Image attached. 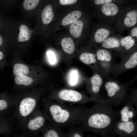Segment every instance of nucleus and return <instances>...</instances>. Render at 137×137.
Wrapping results in <instances>:
<instances>
[{
    "label": "nucleus",
    "instance_id": "7c9ffc66",
    "mask_svg": "<svg viewBox=\"0 0 137 137\" xmlns=\"http://www.w3.org/2000/svg\"><path fill=\"white\" fill-rule=\"evenodd\" d=\"M131 36L134 37H137V27H135L133 28L131 31Z\"/></svg>",
    "mask_w": 137,
    "mask_h": 137
},
{
    "label": "nucleus",
    "instance_id": "2eb2a0df",
    "mask_svg": "<svg viewBox=\"0 0 137 137\" xmlns=\"http://www.w3.org/2000/svg\"><path fill=\"white\" fill-rule=\"evenodd\" d=\"M102 46L106 48H111L119 47L120 43L117 39L113 37L107 38L102 42Z\"/></svg>",
    "mask_w": 137,
    "mask_h": 137
},
{
    "label": "nucleus",
    "instance_id": "f8f14e48",
    "mask_svg": "<svg viewBox=\"0 0 137 137\" xmlns=\"http://www.w3.org/2000/svg\"><path fill=\"white\" fill-rule=\"evenodd\" d=\"M110 34V31L108 29L104 28H99L95 33L94 40L97 43H101L107 38Z\"/></svg>",
    "mask_w": 137,
    "mask_h": 137
},
{
    "label": "nucleus",
    "instance_id": "b1692460",
    "mask_svg": "<svg viewBox=\"0 0 137 137\" xmlns=\"http://www.w3.org/2000/svg\"><path fill=\"white\" fill-rule=\"evenodd\" d=\"M137 65V52L133 54L126 62L125 67L127 69L134 67Z\"/></svg>",
    "mask_w": 137,
    "mask_h": 137
},
{
    "label": "nucleus",
    "instance_id": "20e7f679",
    "mask_svg": "<svg viewBox=\"0 0 137 137\" xmlns=\"http://www.w3.org/2000/svg\"><path fill=\"white\" fill-rule=\"evenodd\" d=\"M58 96L63 100L73 102L79 101L82 97L81 94L78 92L68 89L61 90L59 92Z\"/></svg>",
    "mask_w": 137,
    "mask_h": 137
},
{
    "label": "nucleus",
    "instance_id": "5701e85b",
    "mask_svg": "<svg viewBox=\"0 0 137 137\" xmlns=\"http://www.w3.org/2000/svg\"><path fill=\"white\" fill-rule=\"evenodd\" d=\"M40 0H24L23 3L24 8L27 10H30L35 8L38 5Z\"/></svg>",
    "mask_w": 137,
    "mask_h": 137
},
{
    "label": "nucleus",
    "instance_id": "9d476101",
    "mask_svg": "<svg viewBox=\"0 0 137 137\" xmlns=\"http://www.w3.org/2000/svg\"><path fill=\"white\" fill-rule=\"evenodd\" d=\"M31 36V31L27 26L22 25L20 27V33L18 37V41L23 42L28 40Z\"/></svg>",
    "mask_w": 137,
    "mask_h": 137
},
{
    "label": "nucleus",
    "instance_id": "4be33fe9",
    "mask_svg": "<svg viewBox=\"0 0 137 137\" xmlns=\"http://www.w3.org/2000/svg\"><path fill=\"white\" fill-rule=\"evenodd\" d=\"M120 43L122 45L128 50L131 48L134 44V39L129 36L122 38L121 40Z\"/></svg>",
    "mask_w": 137,
    "mask_h": 137
},
{
    "label": "nucleus",
    "instance_id": "c756f323",
    "mask_svg": "<svg viewBox=\"0 0 137 137\" xmlns=\"http://www.w3.org/2000/svg\"><path fill=\"white\" fill-rule=\"evenodd\" d=\"M112 0H95V3L97 5L105 4L111 3Z\"/></svg>",
    "mask_w": 137,
    "mask_h": 137
},
{
    "label": "nucleus",
    "instance_id": "c85d7f7f",
    "mask_svg": "<svg viewBox=\"0 0 137 137\" xmlns=\"http://www.w3.org/2000/svg\"><path fill=\"white\" fill-rule=\"evenodd\" d=\"M7 106V104L6 101L3 99L0 100V111L6 109Z\"/></svg>",
    "mask_w": 137,
    "mask_h": 137
},
{
    "label": "nucleus",
    "instance_id": "473e14b6",
    "mask_svg": "<svg viewBox=\"0 0 137 137\" xmlns=\"http://www.w3.org/2000/svg\"><path fill=\"white\" fill-rule=\"evenodd\" d=\"M129 111L128 108L127 106H125L122 109L121 111V114L127 113Z\"/></svg>",
    "mask_w": 137,
    "mask_h": 137
},
{
    "label": "nucleus",
    "instance_id": "a878e982",
    "mask_svg": "<svg viewBox=\"0 0 137 137\" xmlns=\"http://www.w3.org/2000/svg\"><path fill=\"white\" fill-rule=\"evenodd\" d=\"M47 55L50 63L52 64H54L56 60L54 53L51 51H49L47 53Z\"/></svg>",
    "mask_w": 137,
    "mask_h": 137
},
{
    "label": "nucleus",
    "instance_id": "423d86ee",
    "mask_svg": "<svg viewBox=\"0 0 137 137\" xmlns=\"http://www.w3.org/2000/svg\"><path fill=\"white\" fill-rule=\"evenodd\" d=\"M54 14L53 11V8L50 5H48L44 8L41 14V18L43 23L44 24L50 23L54 18Z\"/></svg>",
    "mask_w": 137,
    "mask_h": 137
},
{
    "label": "nucleus",
    "instance_id": "e433bc0d",
    "mask_svg": "<svg viewBox=\"0 0 137 137\" xmlns=\"http://www.w3.org/2000/svg\"><path fill=\"white\" fill-rule=\"evenodd\" d=\"M75 137H81L80 135L78 134H76L74 136Z\"/></svg>",
    "mask_w": 137,
    "mask_h": 137
},
{
    "label": "nucleus",
    "instance_id": "72a5a7b5",
    "mask_svg": "<svg viewBox=\"0 0 137 137\" xmlns=\"http://www.w3.org/2000/svg\"><path fill=\"white\" fill-rule=\"evenodd\" d=\"M128 116L129 118H131L133 115V112L131 111H129L128 112Z\"/></svg>",
    "mask_w": 137,
    "mask_h": 137
},
{
    "label": "nucleus",
    "instance_id": "2f4dec72",
    "mask_svg": "<svg viewBox=\"0 0 137 137\" xmlns=\"http://www.w3.org/2000/svg\"><path fill=\"white\" fill-rule=\"evenodd\" d=\"M122 119V121L125 122L128 121L129 117L128 116V113L121 114Z\"/></svg>",
    "mask_w": 137,
    "mask_h": 137
},
{
    "label": "nucleus",
    "instance_id": "7ed1b4c3",
    "mask_svg": "<svg viewBox=\"0 0 137 137\" xmlns=\"http://www.w3.org/2000/svg\"><path fill=\"white\" fill-rule=\"evenodd\" d=\"M36 101L30 97L26 98L21 102L19 108V112L23 116H26L30 114L36 105Z\"/></svg>",
    "mask_w": 137,
    "mask_h": 137
},
{
    "label": "nucleus",
    "instance_id": "dca6fc26",
    "mask_svg": "<svg viewBox=\"0 0 137 137\" xmlns=\"http://www.w3.org/2000/svg\"><path fill=\"white\" fill-rule=\"evenodd\" d=\"M96 55L92 53H84L80 55L79 58L83 63L89 64L96 62Z\"/></svg>",
    "mask_w": 137,
    "mask_h": 137
},
{
    "label": "nucleus",
    "instance_id": "393cba45",
    "mask_svg": "<svg viewBox=\"0 0 137 137\" xmlns=\"http://www.w3.org/2000/svg\"><path fill=\"white\" fill-rule=\"evenodd\" d=\"M71 71L70 74V82L71 85H74L77 82L78 79V74L76 70Z\"/></svg>",
    "mask_w": 137,
    "mask_h": 137
},
{
    "label": "nucleus",
    "instance_id": "9b49d317",
    "mask_svg": "<svg viewBox=\"0 0 137 137\" xmlns=\"http://www.w3.org/2000/svg\"><path fill=\"white\" fill-rule=\"evenodd\" d=\"M137 22V12L132 10L128 12L124 20V24L127 27H131L134 25Z\"/></svg>",
    "mask_w": 137,
    "mask_h": 137
},
{
    "label": "nucleus",
    "instance_id": "f257e3e1",
    "mask_svg": "<svg viewBox=\"0 0 137 137\" xmlns=\"http://www.w3.org/2000/svg\"><path fill=\"white\" fill-rule=\"evenodd\" d=\"M111 122V118L108 115L104 114L96 113L89 117L88 123L90 127L100 129L107 127Z\"/></svg>",
    "mask_w": 137,
    "mask_h": 137
},
{
    "label": "nucleus",
    "instance_id": "c9c22d12",
    "mask_svg": "<svg viewBox=\"0 0 137 137\" xmlns=\"http://www.w3.org/2000/svg\"><path fill=\"white\" fill-rule=\"evenodd\" d=\"M3 42V39L2 37L0 36V45H2Z\"/></svg>",
    "mask_w": 137,
    "mask_h": 137
},
{
    "label": "nucleus",
    "instance_id": "412c9836",
    "mask_svg": "<svg viewBox=\"0 0 137 137\" xmlns=\"http://www.w3.org/2000/svg\"><path fill=\"white\" fill-rule=\"evenodd\" d=\"M96 55L99 60L110 61L111 59V56L110 53L104 49H100L97 52Z\"/></svg>",
    "mask_w": 137,
    "mask_h": 137
},
{
    "label": "nucleus",
    "instance_id": "0eeeda50",
    "mask_svg": "<svg viewBox=\"0 0 137 137\" xmlns=\"http://www.w3.org/2000/svg\"><path fill=\"white\" fill-rule=\"evenodd\" d=\"M83 27V24L80 20H77L70 26L69 31L74 38H77L81 36Z\"/></svg>",
    "mask_w": 137,
    "mask_h": 137
},
{
    "label": "nucleus",
    "instance_id": "6e6552de",
    "mask_svg": "<svg viewBox=\"0 0 137 137\" xmlns=\"http://www.w3.org/2000/svg\"><path fill=\"white\" fill-rule=\"evenodd\" d=\"M102 13L106 16H113L116 15L119 11L117 6L113 3H108L104 4L101 8Z\"/></svg>",
    "mask_w": 137,
    "mask_h": 137
},
{
    "label": "nucleus",
    "instance_id": "f3484780",
    "mask_svg": "<svg viewBox=\"0 0 137 137\" xmlns=\"http://www.w3.org/2000/svg\"><path fill=\"white\" fill-rule=\"evenodd\" d=\"M105 86L108 95L110 97L113 96L120 89V87L114 82H107Z\"/></svg>",
    "mask_w": 137,
    "mask_h": 137
},
{
    "label": "nucleus",
    "instance_id": "f704fd0d",
    "mask_svg": "<svg viewBox=\"0 0 137 137\" xmlns=\"http://www.w3.org/2000/svg\"><path fill=\"white\" fill-rule=\"evenodd\" d=\"M3 57V54L1 51H0V60H2Z\"/></svg>",
    "mask_w": 137,
    "mask_h": 137
},
{
    "label": "nucleus",
    "instance_id": "aec40b11",
    "mask_svg": "<svg viewBox=\"0 0 137 137\" xmlns=\"http://www.w3.org/2000/svg\"><path fill=\"white\" fill-rule=\"evenodd\" d=\"M117 126L119 130L124 131L128 133H132L134 129L133 123L130 121L120 123Z\"/></svg>",
    "mask_w": 137,
    "mask_h": 137
},
{
    "label": "nucleus",
    "instance_id": "39448f33",
    "mask_svg": "<svg viewBox=\"0 0 137 137\" xmlns=\"http://www.w3.org/2000/svg\"><path fill=\"white\" fill-rule=\"evenodd\" d=\"M81 12L79 10L72 11L65 16L62 19L61 24L64 26L72 24L79 19L81 16Z\"/></svg>",
    "mask_w": 137,
    "mask_h": 137
},
{
    "label": "nucleus",
    "instance_id": "bb28decb",
    "mask_svg": "<svg viewBox=\"0 0 137 137\" xmlns=\"http://www.w3.org/2000/svg\"><path fill=\"white\" fill-rule=\"evenodd\" d=\"M77 0H59L60 4L62 5H71L75 4Z\"/></svg>",
    "mask_w": 137,
    "mask_h": 137
},
{
    "label": "nucleus",
    "instance_id": "a211bd4d",
    "mask_svg": "<svg viewBox=\"0 0 137 137\" xmlns=\"http://www.w3.org/2000/svg\"><path fill=\"white\" fill-rule=\"evenodd\" d=\"M15 83L19 85H23L28 86L32 83L33 80L32 78L25 75L20 74L17 75L15 78Z\"/></svg>",
    "mask_w": 137,
    "mask_h": 137
},
{
    "label": "nucleus",
    "instance_id": "6ab92c4d",
    "mask_svg": "<svg viewBox=\"0 0 137 137\" xmlns=\"http://www.w3.org/2000/svg\"><path fill=\"white\" fill-rule=\"evenodd\" d=\"M13 73L15 75L20 74L26 75L28 74L29 70L26 65L21 63H16L13 67Z\"/></svg>",
    "mask_w": 137,
    "mask_h": 137
},
{
    "label": "nucleus",
    "instance_id": "1a4fd4ad",
    "mask_svg": "<svg viewBox=\"0 0 137 137\" xmlns=\"http://www.w3.org/2000/svg\"><path fill=\"white\" fill-rule=\"evenodd\" d=\"M62 47L64 51L69 54H72L74 51L75 45L72 39L70 37H65L61 42Z\"/></svg>",
    "mask_w": 137,
    "mask_h": 137
},
{
    "label": "nucleus",
    "instance_id": "cd10ccee",
    "mask_svg": "<svg viewBox=\"0 0 137 137\" xmlns=\"http://www.w3.org/2000/svg\"><path fill=\"white\" fill-rule=\"evenodd\" d=\"M44 137H58L59 135L56 131L51 130L48 131L44 135Z\"/></svg>",
    "mask_w": 137,
    "mask_h": 137
},
{
    "label": "nucleus",
    "instance_id": "ddd939ff",
    "mask_svg": "<svg viewBox=\"0 0 137 137\" xmlns=\"http://www.w3.org/2000/svg\"><path fill=\"white\" fill-rule=\"evenodd\" d=\"M90 81L92 84V90L94 93L98 92L100 90L102 80L101 76L98 74L93 75L90 78Z\"/></svg>",
    "mask_w": 137,
    "mask_h": 137
},
{
    "label": "nucleus",
    "instance_id": "f03ea898",
    "mask_svg": "<svg viewBox=\"0 0 137 137\" xmlns=\"http://www.w3.org/2000/svg\"><path fill=\"white\" fill-rule=\"evenodd\" d=\"M50 111L53 119L57 123H63L65 122L70 116V114L67 111L62 109L57 105L51 106Z\"/></svg>",
    "mask_w": 137,
    "mask_h": 137
},
{
    "label": "nucleus",
    "instance_id": "4468645a",
    "mask_svg": "<svg viewBox=\"0 0 137 137\" xmlns=\"http://www.w3.org/2000/svg\"><path fill=\"white\" fill-rule=\"evenodd\" d=\"M44 118L42 116H39L30 121L28 126L30 130H35L42 127L44 125Z\"/></svg>",
    "mask_w": 137,
    "mask_h": 137
}]
</instances>
